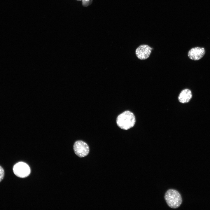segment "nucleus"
<instances>
[{
	"label": "nucleus",
	"mask_w": 210,
	"mask_h": 210,
	"mask_svg": "<svg viewBox=\"0 0 210 210\" xmlns=\"http://www.w3.org/2000/svg\"><path fill=\"white\" fill-rule=\"evenodd\" d=\"M136 122V118L133 113L129 111H126L117 117L116 123L120 128L128 130L132 127Z\"/></svg>",
	"instance_id": "obj_1"
},
{
	"label": "nucleus",
	"mask_w": 210,
	"mask_h": 210,
	"mask_svg": "<svg viewBox=\"0 0 210 210\" xmlns=\"http://www.w3.org/2000/svg\"><path fill=\"white\" fill-rule=\"evenodd\" d=\"M164 198L168 206L173 209L179 207L182 201L180 193L173 189H169L167 191L164 195Z\"/></svg>",
	"instance_id": "obj_2"
},
{
	"label": "nucleus",
	"mask_w": 210,
	"mask_h": 210,
	"mask_svg": "<svg viewBox=\"0 0 210 210\" xmlns=\"http://www.w3.org/2000/svg\"><path fill=\"white\" fill-rule=\"evenodd\" d=\"M13 170L16 176L21 178L27 177L30 173L29 166L23 162H20L15 164L13 166Z\"/></svg>",
	"instance_id": "obj_3"
},
{
	"label": "nucleus",
	"mask_w": 210,
	"mask_h": 210,
	"mask_svg": "<svg viewBox=\"0 0 210 210\" xmlns=\"http://www.w3.org/2000/svg\"><path fill=\"white\" fill-rule=\"evenodd\" d=\"M73 148L75 154L80 158L86 156L89 152V148L88 144L81 140L76 141L74 144Z\"/></svg>",
	"instance_id": "obj_4"
},
{
	"label": "nucleus",
	"mask_w": 210,
	"mask_h": 210,
	"mask_svg": "<svg viewBox=\"0 0 210 210\" xmlns=\"http://www.w3.org/2000/svg\"><path fill=\"white\" fill-rule=\"evenodd\" d=\"M152 48L147 44H142L136 50L135 54L139 59L143 60L148 58L152 52Z\"/></svg>",
	"instance_id": "obj_5"
},
{
	"label": "nucleus",
	"mask_w": 210,
	"mask_h": 210,
	"mask_svg": "<svg viewBox=\"0 0 210 210\" xmlns=\"http://www.w3.org/2000/svg\"><path fill=\"white\" fill-rule=\"evenodd\" d=\"M205 53V49L203 47H195L191 49L188 52L189 58L193 60H198L201 59Z\"/></svg>",
	"instance_id": "obj_6"
},
{
	"label": "nucleus",
	"mask_w": 210,
	"mask_h": 210,
	"mask_svg": "<svg viewBox=\"0 0 210 210\" xmlns=\"http://www.w3.org/2000/svg\"><path fill=\"white\" fill-rule=\"evenodd\" d=\"M192 97L191 91L188 89H185L181 91L180 93L178 99L179 101L182 103H186L189 102Z\"/></svg>",
	"instance_id": "obj_7"
},
{
	"label": "nucleus",
	"mask_w": 210,
	"mask_h": 210,
	"mask_svg": "<svg viewBox=\"0 0 210 210\" xmlns=\"http://www.w3.org/2000/svg\"><path fill=\"white\" fill-rule=\"evenodd\" d=\"M82 1L83 6L84 7H87L92 4V0H82Z\"/></svg>",
	"instance_id": "obj_8"
},
{
	"label": "nucleus",
	"mask_w": 210,
	"mask_h": 210,
	"mask_svg": "<svg viewBox=\"0 0 210 210\" xmlns=\"http://www.w3.org/2000/svg\"><path fill=\"white\" fill-rule=\"evenodd\" d=\"M4 176V170L2 167L0 166V182L3 179Z\"/></svg>",
	"instance_id": "obj_9"
},
{
	"label": "nucleus",
	"mask_w": 210,
	"mask_h": 210,
	"mask_svg": "<svg viewBox=\"0 0 210 210\" xmlns=\"http://www.w3.org/2000/svg\"><path fill=\"white\" fill-rule=\"evenodd\" d=\"M77 1H82V0H76Z\"/></svg>",
	"instance_id": "obj_10"
}]
</instances>
